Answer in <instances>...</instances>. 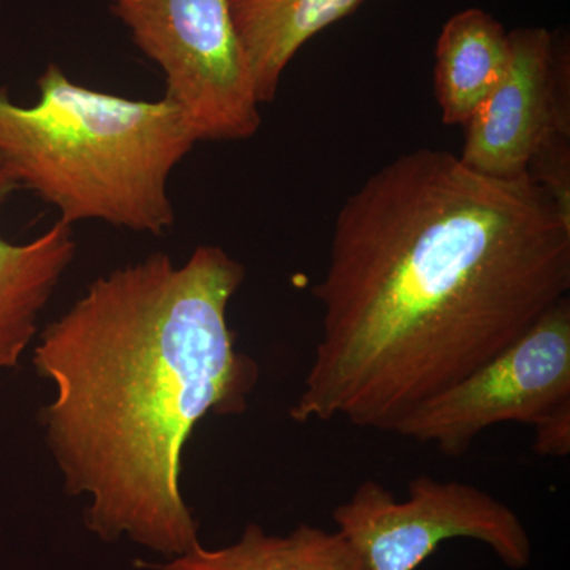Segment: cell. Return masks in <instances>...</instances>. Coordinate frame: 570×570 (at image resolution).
Listing matches in <instances>:
<instances>
[{"mask_svg":"<svg viewBox=\"0 0 570 570\" xmlns=\"http://www.w3.org/2000/svg\"><path fill=\"white\" fill-rule=\"evenodd\" d=\"M569 291L570 213L550 190L444 149L403 154L337 213L314 287L322 336L288 415L393 433Z\"/></svg>","mask_w":570,"mask_h":570,"instance_id":"1","label":"cell"},{"mask_svg":"<svg viewBox=\"0 0 570 570\" xmlns=\"http://www.w3.org/2000/svg\"><path fill=\"white\" fill-rule=\"evenodd\" d=\"M245 277L219 246L183 265L151 254L94 281L41 333L33 366L55 389L45 439L104 542L127 538L168 560L202 546L183 453L208 415L245 414L261 379L227 321Z\"/></svg>","mask_w":570,"mask_h":570,"instance_id":"2","label":"cell"},{"mask_svg":"<svg viewBox=\"0 0 570 570\" xmlns=\"http://www.w3.org/2000/svg\"><path fill=\"white\" fill-rule=\"evenodd\" d=\"M32 107L0 88V168L67 225L100 220L137 234L174 227L168 179L194 148L170 100H135L71 81L50 63Z\"/></svg>","mask_w":570,"mask_h":570,"instance_id":"3","label":"cell"},{"mask_svg":"<svg viewBox=\"0 0 570 570\" xmlns=\"http://www.w3.org/2000/svg\"><path fill=\"white\" fill-rule=\"evenodd\" d=\"M135 45L160 67L165 99L198 141L261 129V102L228 0H110Z\"/></svg>","mask_w":570,"mask_h":570,"instance_id":"4","label":"cell"},{"mask_svg":"<svg viewBox=\"0 0 570 570\" xmlns=\"http://www.w3.org/2000/svg\"><path fill=\"white\" fill-rule=\"evenodd\" d=\"M509 39L508 73L464 124L461 163L493 178L531 176L570 213L568 50L543 28Z\"/></svg>","mask_w":570,"mask_h":570,"instance_id":"5","label":"cell"},{"mask_svg":"<svg viewBox=\"0 0 570 570\" xmlns=\"http://www.w3.org/2000/svg\"><path fill=\"white\" fill-rule=\"evenodd\" d=\"M333 521L371 570H415L441 543H485L509 569L531 564L532 543L515 510L493 494L459 480L419 475L397 501L377 480L360 483Z\"/></svg>","mask_w":570,"mask_h":570,"instance_id":"6","label":"cell"},{"mask_svg":"<svg viewBox=\"0 0 570 570\" xmlns=\"http://www.w3.org/2000/svg\"><path fill=\"white\" fill-rule=\"evenodd\" d=\"M570 401V298L466 377L415 407L393 433L434 445L449 459L466 455L489 428L534 426Z\"/></svg>","mask_w":570,"mask_h":570,"instance_id":"7","label":"cell"},{"mask_svg":"<svg viewBox=\"0 0 570 570\" xmlns=\"http://www.w3.org/2000/svg\"><path fill=\"white\" fill-rule=\"evenodd\" d=\"M17 189V183L0 168V206ZM75 253L73 232L61 220L28 243H11L0 236V374L17 367L31 346L40 314Z\"/></svg>","mask_w":570,"mask_h":570,"instance_id":"8","label":"cell"},{"mask_svg":"<svg viewBox=\"0 0 570 570\" xmlns=\"http://www.w3.org/2000/svg\"><path fill=\"white\" fill-rule=\"evenodd\" d=\"M363 0H228L257 92L275 100L288 63L318 32L343 20Z\"/></svg>","mask_w":570,"mask_h":570,"instance_id":"9","label":"cell"},{"mask_svg":"<svg viewBox=\"0 0 570 570\" xmlns=\"http://www.w3.org/2000/svg\"><path fill=\"white\" fill-rule=\"evenodd\" d=\"M510 39L480 9L460 11L439 36L434 91L445 126H464L508 73Z\"/></svg>","mask_w":570,"mask_h":570,"instance_id":"10","label":"cell"},{"mask_svg":"<svg viewBox=\"0 0 570 570\" xmlns=\"http://www.w3.org/2000/svg\"><path fill=\"white\" fill-rule=\"evenodd\" d=\"M148 570H371L340 531L299 524L288 534H268L247 524L242 538L220 549L204 546L164 562H135Z\"/></svg>","mask_w":570,"mask_h":570,"instance_id":"11","label":"cell"},{"mask_svg":"<svg viewBox=\"0 0 570 570\" xmlns=\"http://www.w3.org/2000/svg\"><path fill=\"white\" fill-rule=\"evenodd\" d=\"M534 450L540 456H569L570 401L534 425Z\"/></svg>","mask_w":570,"mask_h":570,"instance_id":"12","label":"cell"}]
</instances>
